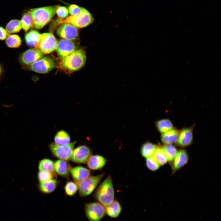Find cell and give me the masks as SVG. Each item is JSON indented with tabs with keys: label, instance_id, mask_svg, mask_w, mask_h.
Here are the masks:
<instances>
[{
	"label": "cell",
	"instance_id": "8",
	"mask_svg": "<svg viewBox=\"0 0 221 221\" xmlns=\"http://www.w3.org/2000/svg\"><path fill=\"white\" fill-rule=\"evenodd\" d=\"M76 142L75 141L64 145H58L52 142L49 146L51 152L55 157L66 161L70 159Z\"/></svg>",
	"mask_w": 221,
	"mask_h": 221
},
{
	"label": "cell",
	"instance_id": "20",
	"mask_svg": "<svg viewBox=\"0 0 221 221\" xmlns=\"http://www.w3.org/2000/svg\"><path fill=\"white\" fill-rule=\"evenodd\" d=\"M55 171L59 175L62 176H67L70 172L71 168L67 162L64 160L60 159L56 161L54 164Z\"/></svg>",
	"mask_w": 221,
	"mask_h": 221
},
{
	"label": "cell",
	"instance_id": "15",
	"mask_svg": "<svg viewBox=\"0 0 221 221\" xmlns=\"http://www.w3.org/2000/svg\"><path fill=\"white\" fill-rule=\"evenodd\" d=\"M188 156L185 150L181 149L178 151L174 157L172 165V172L174 173L187 164Z\"/></svg>",
	"mask_w": 221,
	"mask_h": 221
},
{
	"label": "cell",
	"instance_id": "7",
	"mask_svg": "<svg viewBox=\"0 0 221 221\" xmlns=\"http://www.w3.org/2000/svg\"><path fill=\"white\" fill-rule=\"evenodd\" d=\"M84 210L86 216L89 221H99L105 215V207L99 202L85 204Z\"/></svg>",
	"mask_w": 221,
	"mask_h": 221
},
{
	"label": "cell",
	"instance_id": "14",
	"mask_svg": "<svg viewBox=\"0 0 221 221\" xmlns=\"http://www.w3.org/2000/svg\"><path fill=\"white\" fill-rule=\"evenodd\" d=\"M193 139V129L186 128L180 131L176 143L181 147H186L191 145Z\"/></svg>",
	"mask_w": 221,
	"mask_h": 221
},
{
	"label": "cell",
	"instance_id": "13",
	"mask_svg": "<svg viewBox=\"0 0 221 221\" xmlns=\"http://www.w3.org/2000/svg\"><path fill=\"white\" fill-rule=\"evenodd\" d=\"M76 46L71 40L60 39L57 42L56 48L58 56L62 59L74 52Z\"/></svg>",
	"mask_w": 221,
	"mask_h": 221
},
{
	"label": "cell",
	"instance_id": "22",
	"mask_svg": "<svg viewBox=\"0 0 221 221\" xmlns=\"http://www.w3.org/2000/svg\"><path fill=\"white\" fill-rule=\"evenodd\" d=\"M57 183V180L53 179L41 182L39 185L40 189L45 194L51 193L56 188Z\"/></svg>",
	"mask_w": 221,
	"mask_h": 221
},
{
	"label": "cell",
	"instance_id": "26",
	"mask_svg": "<svg viewBox=\"0 0 221 221\" xmlns=\"http://www.w3.org/2000/svg\"><path fill=\"white\" fill-rule=\"evenodd\" d=\"M169 162L173 161L177 150L176 147L172 144L165 145L161 147Z\"/></svg>",
	"mask_w": 221,
	"mask_h": 221
},
{
	"label": "cell",
	"instance_id": "9",
	"mask_svg": "<svg viewBox=\"0 0 221 221\" xmlns=\"http://www.w3.org/2000/svg\"><path fill=\"white\" fill-rule=\"evenodd\" d=\"M56 66L55 61L49 56L42 57L36 60L30 65L31 70L40 73H46L48 72Z\"/></svg>",
	"mask_w": 221,
	"mask_h": 221
},
{
	"label": "cell",
	"instance_id": "10",
	"mask_svg": "<svg viewBox=\"0 0 221 221\" xmlns=\"http://www.w3.org/2000/svg\"><path fill=\"white\" fill-rule=\"evenodd\" d=\"M44 54L36 48H30L25 51L20 55L19 60L22 65L29 66L43 57Z\"/></svg>",
	"mask_w": 221,
	"mask_h": 221
},
{
	"label": "cell",
	"instance_id": "4",
	"mask_svg": "<svg viewBox=\"0 0 221 221\" xmlns=\"http://www.w3.org/2000/svg\"><path fill=\"white\" fill-rule=\"evenodd\" d=\"M94 19L92 14L86 9L81 7L79 13L76 15H71L64 19L56 20L57 25L63 23L72 24L76 28H82L91 24Z\"/></svg>",
	"mask_w": 221,
	"mask_h": 221
},
{
	"label": "cell",
	"instance_id": "36",
	"mask_svg": "<svg viewBox=\"0 0 221 221\" xmlns=\"http://www.w3.org/2000/svg\"><path fill=\"white\" fill-rule=\"evenodd\" d=\"M81 8L76 5L72 4L69 6L68 9L69 13L71 15H76L79 13Z\"/></svg>",
	"mask_w": 221,
	"mask_h": 221
},
{
	"label": "cell",
	"instance_id": "24",
	"mask_svg": "<svg viewBox=\"0 0 221 221\" xmlns=\"http://www.w3.org/2000/svg\"><path fill=\"white\" fill-rule=\"evenodd\" d=\"M55 143L60 145H64L70 143L71 138L68 133L64 130L58 131L54 137Z\"/></svg>",
	"mask_w": 221,
	"mask_h": 221
},
{
	"label": "cell",
	"instance_id": "38",
	"mask_svg": "<svg viewBox=\"0 0 221 221\" xmlns=\"http://www.w3.org/2000/svg\"><path fill=\"white\" fill-rule=\"evenodd\" d=\"M1 72H2L1 71V67L0 66V75H1Z\"/></svg>",
	"mask_w": 221,
	"mask_h": 221
},
{
	"label": "cell",
	"instance_id": "19",
	"mask_svg": "<svg viewBox=\"0 0 221 221\" xmlns=\"http://www.w3.org/2000/svg\"><path fill=\"white\" fill-rule=\"evenodd\" d=\"M106 213L109 216L115 218L118 217L120 214L122 208L119 203L116 200L105 207Z\"/></svg>",
	"mask_w": 221,
	"mask_h": 221
},
{
	"label": "cell",
	"instance_id": "37",
	"mask_svg": "<svg viewBox=\"0 0 221 221\" xmlns=\"http://www.w3.org/2000/svg\"><path fill=\"white\" fill-rule=\"evenodd\" d=\"M8 35V33L6 29L0 26V40H3L5 39Z\"/></svg>",
	"mask_w": 221,
	"mask_h": 221
},
{
	"label": "cell",
	"instance_id": "6",
	"mask_svg": "<svg viewBox=\"0 0 221 221\" xmlns=\"http://www.w3.org/2000/svg\"><path fill=\"white\" fill-rule=\"evenodd\" d=\"M57 42L52 33H44L41 34L39 41L35 48L43 54H48L56 49Z\"/></svg>",
	"mask_w": 221,
	"mask_h": 221
},
{
	"label": "cell",
	"instance_id": "1",
	"mask_svg": "<svg viewBox=\"0 0 221 221\" xmlns=\"http://www.w3.org/2000/svg\"><path fill=\"white\" fill-rule=\"evenodd\" d=\"M58 5L35 8L31 9L29 13L31 16L33 26L40 29L47 25L56 14Z\"/></svg>",
	"mask_w": 221,
	"mask_h": 221
},
{
	"label": "cell",
	"instance_id": "17",
	"mask_svg": "<svg viewBox=\"0 0 221 221\" xmlns=\"http://www.w3.org/2000/svg\"><path fill=\"white\" fill-rule=\"evenodd\" d=\"M107 160L103 157L99 155H91L87 161L88 167L92 170H99L105 165Z\"/></svg>",
	"mask_w": 221,
	"mask_h": 221
},
{
	"label": "cell",
	"instance_id": "21",
	"mask_svg": "<svg viewBox=\"0 0 221 221\" xmlns=\"http://www.w3.org/2000/svg\"><path fill=\"white\" fill-rule=\"evenodd\" d=\"M40 35L41 34L34 30H31L27 32L25 37L27 45L30 47H35L39 41Z\"/></svg>",
	"mask_w": 221,
	"mask_h": 221
},
{
	"label": "cell",
	"instance_id": "31",
	"mask_svg": "<svg viewBox=\"0 0 221 221\" xmlns=\"http://www.w3.org/2000/svg\"><path fill=\"white\" fill-rule=\"evenodd\" d=\"M20 21L22 28L25 32L27 31L33 26L31 17L29 12L23 14Z\"/></svg>",
	"mask_w": 221,
	"mask_h": 221
},
{
	"label": "cell",
	"instance_id": "33",
	"mask_svg": "<svg viewBox=\"0 0 221 221\" xmlns=\"http://www.w3.org/2000/svg\"><path fill=\"white\" fill-rule=\"evenodd\" d=\"M146 165L148 168L152 171L158 169L161 166L153 156L146 158Z\"/></svg>",
	"mask_w": 221,
	"mask_h": 221
},
{
	"label": "cell",
	"instance_id": "2",
	"mask_svg": "<svg viewBox=\"0 0 221 221\" xmlns=\"http://www.w3.org/2000/svg\"><path fill=\"white\" fill-rule=\"evenodd\" d=\"M86 60L85 51L82 49H79L62 58L59 63V66L69 72L78 71L84 67Z\"/></svg>",
	"mask_w": 221,
	"mask_h": 221
},
{
	"label": "cell",
	"instance_id": "16",
	"mask_svg": "<svg viewBox=\"0 0 221 221\" xmlns=\"http://www.w3.org/2000/svg\"><path fill=\"white\" fill-rule=\"evenodd\" d=\"M70 172L73 179L77 182L85 179L91 175L89 169L80 166L71 168Z\"/></svg>",
	"mask_w": 221,
	"mask_h": 221
},
{
	"label": "cell",
	"instance_id": "28",
	"mask_svg": "<svg viewBox=\"0 0 221 221\" xmlns=\"http://www.w3.org/2000/svg\"><path fill=\"white\" fill-rule=\"evenodd\" d=\"M21 41L20 37L16 34L9 35L6 38V43L7 45L11 48H17L21 45Z\"/></svg>",
	"mask_w": 221,
	"mask_h": 221
},
{
	"label": "cell",
	"instance_id": "5",
	"mask_svg": "<svg viewBox=\"0 0 221 221\" xmlns=\"http://www.w3.org/2000/svg\"><path fill=\"white\" fill-rule=\"evenodd\" d=\"M104 175L102 174L94 176H90L77 182L79 195L86 196L90 195L99 184Z\"/></svg>",
	"mask_w": 221,
	"mask_h": 221
},
{
	"label": "cell",
	"instance_id": "27",
	"mask_svg": "<svg viewBox=\"0 0 221 221\" xmlns=\"http://www.w3.org/2000/svg\"><path fill=\"white\" fill-rule=\"evenodd\" d=\"M21 28V21L17 19L10 20L6 26V30L8 34L18 32Z\"/></svg>",
	"mask_w": 221,
	"mask_h": 221
},
{
	"label": "cell",
	"instance_id": "29",
	"mask_svg": "<svg viewBox=\"0 0 221 221\" xmlns=\"http://www.w3.org/2000/svg\"><path fill=\"white\" fill-rule=\"evenodd\" d=\"M40 171H43L53 173L55 171L54 163L50 159H45L41 160L39 165Z\"/></svg>",
	"mask_w": 221,
	"mask_h": 221
},
{
	"label": "cell",
	"instance_id": "3",
	"mask_svg": "<svg viewBox=\"0 0 221 221\" xmlns=\"http://www.w3.org/2000/svg\"><path fill=\"white\" fill-rule=\"evenodd\" d=\"M114 194L112 179L108 176L96 190L95 196L99 202L105 207L114 201Z\"/></svg>",
	"mask_w": 221,
	"mask_h": 221
},
{
	"label": "cell",
	"instance_id": "35",
	"mask_svg": "<svg viewBox=\"0 0 221 221\" xmlns=\"http://www.w3.org/2000/svg\"><path fill=\"white\" fill-rule=\"evenodd\" d=\"M68 9L65 6H58L56 11V14L60 19L65 18L68 16Z\"/></svg>",
	"mask_w": 221,
	"mask_h": 221
},
{
	"label": "cell",
	"instance_id": "23",
	"mask_svg": "<svg viewBox=\"0 0 221 221\" xmlns=\"http://www.w3.org/2000/svg\"><path fill=\"white\" fill-rule=\"evenodd\" d=\"M155 125L158 130L161 134L174 128L172 122L168 118L162 119L157 121L155 123Z\"/></svg>",
	"mask_w": 221,
	"mask_h": 221
},
{
	"label": "cell",
	"instance_id": "18",
	"mask_svg": "<svg viewBox=\"0 0 221 221\" xmlns=\"http://www.w3.org/2000/svg\"><path fill=\"white\" fill-rule=\"evenodd\" d=\"M180 131L173 128L172 130L161 134V139L165 145L173 144L176 142Z\"/></svg>",
	"mask_w": 221,
	"mask_h": 221
},
{
	"label": "cell",
	"instance_id": "30",
	"mask_svg": "<svg viewBox=\"0 0 221 221\" xmlns=\"http://www.w3.org/2000/svg\"><path fill=\"white\" fill-rule=\"evenodd\" d=\"M161 165H165L168 161L161 147H157L153 155Z\"/></svg>",
	"mask_w": 221,
	"mask_h": 221
},
{
	"label": "cell",
	"instance_id": "34",
	"mask_svg": "<svg viewBox=\"0 0 221 221\" xmlns=\"http://www.w3.org/2000/svg\"><path fill=\"white\" fill-rule=\"evenodd\" d=\"M38 176L39 181L41 182L52 179L54 175L53 173L40 171L38 173Z\"/></svg>",
	"mask_w": 221,
	"mask_h": 221
},
{
	"label": "cell",
	"instance_id": "25",
	"mask_svg": "<svg viewBox=\"0 0 221 221\" xmlns=\"http://www.w3.org/2000/svg\"><path fill=\"white\" fill-rule=\"evenodd\" d=\"M157 146L149 142L144 143L141 149L142 155L146 158L152 156Z\"/></svg>",
	"mask_w": 221,
	"mask_h": 221
},
{
	"label": "cell",
	"instance_id": "12",
	"mask_svg": "<svg viewBox=\"0 0 221 221\" xmlns=\"http://www.w3.org/2000/svg\"><path fill=\"white\" fill-rule=\"evenodd\" d=\"M56 33L60 37L69 40H75L78 35L77 28L68 23L61 24L57 29Z\"/></svg>",
	"mask_w": 221,
	"mask_h": 221
},
{
	"label": "cell",
	"instance_id": "11",
	"mask_svg": "<svg viewBox=\"0 0 221 221\" xmlns=\"http://www.w3.org/2000/svg\"><path fill=\"white\" fill-rule=\"evenodd\" d=\"M92 154L91 150L89 147L85 145H81L73 150L70 159L76 163H85Z\"/></svg>",
	"mask_w": 221,
	"mask_h": 221
},
{
	"label": "cell",
	"instance_id": "32",
	"mask_svg": "<svg viewBox=\"0 0 221 221\" xmlns=\"http://www.w3.org/2000/svg\"><path fill=\"white\" fill-rule=\"evenodd\" d=\"M64 189L67 195L70 196H72L75 194L78 190L77 184L74 182H68L66 184Z\"/></svg>",
	"mask_w": 221,
	"mask_h": 221
}]
</instances>
